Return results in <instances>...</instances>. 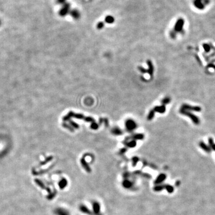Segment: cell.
Returning a JSON list of instances; mask_svg holds the SVG:
<instances>
[{
    "label": "cell",
    "instance_id": "obj_1",
    "mask_svg": "<svg viewBox=\"0 0 215 215\" xmlns=\"http://www.w3.org/2000/svg\"><path fill=\"white\" fill-rule=\"evenodd\" d=\"M180 112L181 114H182L185 115H187L188 117H189L191 119V120L193 121V123L194 124H198L200 123V120L198 118L195 116V115H194L193 114L191 113L189 111H186L185 109H181V110H180Z\"/></svg>",
    "mask_w": 215,
    "mask_h": 215
},
{
    "label": "cell",
    "instance_id": "obj_2",
    "mask_svg": "<svg viewBox=\"0 0 215 215\" xmlns=\"http://www.w3.org/2000/svg\"><path fill=\"white\" fill-rule=\"evenodd\" d=\"M125 126L128 132H131L137 127V124L132 119H128L125 121Z\"/></svg>",
    "mask_w": 215,
    "mask_h": 215
},
{
    "label": "cell",
    "instance_id": "obj_3",
    "mask_svg": "<svg viewBox=\"0 0 215 215\" xmlns=\"http://www.w3.org/2000/svg\"><path fill=\"white\" fill-rule=\"evenodd\" d=\"M183 109H185L186 111H195V112H200L201 111V108L200 106H191V105H189L187 104H183L182 106V108Z\"/></svg>",
    "mask_w": 215,
    "mask_h": 215
},
{
    "label": "cell",
    "instance_id": "obj_4",
    "mask_svg": "<svg viewBox=\"0 0 215 215\" xmlns=\"http://www.w3.org/2000/svg\"><path fill=\"white\" fill-rule=\"evenodd\" d=\"M93 213L94 215H101L100 213V204L98 201H94L92 204Z\"/></svg>",
    "mask_w": 215,
    "mask_h": 215
},
{
    "label": "cell",
    "instance_id": "obj_5",
    "mask_svg": "<svg viewBox=\"0 0 215 215\" xmlns=\"http://www.w3.org/2000/svg\"><path fill=\"white\" fill-rule=\"evenodd\" d=\"M80 163H81V165L82 167H83V169L87 171V172L88 173H90L91 172H92V169L90 168L89 164H88V163L87 162V161L85 160V158H82L81 159Z\"/></svg>",
    "mask_w": 215,
    "mask_h": 215
},
{
    "label": "cell",
    "instance_id": "obj_6",
    "mask_svg": "<svg viewBox=\"0 0 215 215\" xmlns=\"http://www.w3.org/2000/svg\"><path fill=\"white\" fill-rule=\"evenodd\" d=\"M55 213L56 215H70L69 211L62 207L56 208Z\"/></svg>",
    "mask_w": 215,
    "mask_h": 215
},
{
    "label": "cell",
    "instance_id": "obj_7",
    "mask_svg": "<svg viewBox=\"0 0 215 215\" xmlns=\"http://www.w3.org/2000/svg\"><path fill=\"white\" fill-rule=\"evenodd\" d=\"M79 209L80 210V212H81L82 213H83L84 214H88V215H94L92 211H91L89 208H88L85 205H80Z\"/></svg>",
    "mask_w": 215,
    "mask_h": 215
},
{
    "label": "cell",
    "instance_id": "obj_8",
    "mask_svg": "<svg viewBox=\"0 0 215 215\" xmlns=\"http://www.w3.org/2000/svg\"><path fill=\"white\" fill-rule=\"evenodd\" d=\"M183 24H184L183 20L182 19H180L179 20H177V22H176V23L175 25V30L177 32L181 31L183 28Z\"/></svg>",
    "mask_w": 215,
    "mask_h": 215
},
{
    "label": "cell",
    "instance_id": "obj_9",
    "mask_svg": "<svg viewBox=\"0 0 215 215\" xmlns=\"http://www.w3.org/2000/svg\"><path fill=\"white\" fill-rule=\"evenodd\" d=\"M146 62H147V65L148 66V69H147L148 73L150 76H152L153 73H154V66H153L152 62L150 60H148Z\"/></svg>",
    "mask_w": 215,
    "mask_h": 215
},
{
    "label": "cell",
    "instance_id": "obj_10",
    "mask_svg": "<svg viewBox=\"0 0 215 215\" xmlns=\"http://www.w3.org/2000/svg\"><path fill=\"white\" fill-rule=\"evenodd\" d=\"M166 179V175L164 174H161L157 177V178L156 179V181H155V184L156 185H159L161 183H162L163 181H164L165 179Z\"/></svg>",
    "mask_w": 215,
    "mask_h": 215
},
{
    "label": "cell",
    "instance_id": "obj_11",
    "mask_svg": "<svg viewBox=\"0 0 215 215\" xmlns=\"http://www.w3.org/2000/svg\"><path fill=\"white\" fill-rule=\"evenodd\" d=\"M68 185V181L67 179L62 178L59 182V187L61 189H64Z\"/></svg>",
    "mask_w": 215,
    "mask_h": 215
},
{
    "label": "cell",
    "instance_id": "obj_12",
    "mask_svg": "<svg viewBox=\"0 0 215 215\" xmlns=\"http://www.w3.org/2000/svg\"><path fill=\"white\" fill-rule=\"evenodd\" d=\"M111 133L115 136H121L123 134V132L119 127H115L112 128V129L111 130Z\"/></svg>",
    "mask_w": 215,
    "mask_h": 215
},
{
    "label": "cell",
    "instance_id": "obj_13",
    "mask_svg": "<svg viewBox=\"0 0 215 215\" xmlns=\"http://www.w3.org/2000/svg\"><path fill=\"white\" fill-rule=\"evenodd\" d=\"M166 109V106H165V105H161V106H157L155 107L154 109V111H155V112L163 114L165 112Z\"/></svg>",
    "mask_w": 215,
    "mask_h": 215
},
{
    "label": "cell",
    "instance_id": "obj_14",
    "mask_svg": "<svg viewBox=\"0 0 215 215\" xmlns=\"http://www.w3.org/2000/svg\"><path fill=\"white\" fill-rule=\"evenodd\" d=\"M122 185H123V187L126 188V189H129V188L132 187L133 183H132V182L130 181L129 180L126 179L124 180L123 181V182H122Z\"/></svg>",
    "mask_w": 215,
    "mask_h": 215
},
{
    "label": "cell",
    "instance_id": "obj_15",
    "mask_svg": "<svg viewBox=\"0 0 215 215\" xmlns=\"http://www.w3.org/2000/svg\"><path fill=\"white\" fill-rule=\"evenodd\" d=\"M74 115H75V113L74 112H72V111H70V112L65 115V116H64L62 118V120L63 121H69L71 120V118H74Z\"/></svg>",
    "mask_w": 215,
    "mask_h": 215
},
{
    "label": "cell",
    "instance_id": "obj_16",
    "mask_svg": "<svg viewBox=\"0 0 215 215\" xmlns=\"http://www.w3.org/2000/svg\"><path fill=\"white\" fill-rule=\"evenodd\" d=\"M130 138H131V139H133L134 140H142V139H144V134L142 133H136V134H133V135H132Z\"/></svg>",
    "mask_w": 215,
    "mask_h": 215
},
{
    "label": "cell",
    "instance_id": "obj_17",
    "mask_svg": "<svg viewBox=\"0 0 215 215\" xmlns=\"http://www.w3.org/2000/svg\"><path fill=\"white\" fill-rule=\"evenodd\" d=\"M199 145H200V147H201L202 149V150H203L204 151H206L207 152H210L211 151L210 148L208 147V146L207 145H206L205 144H204L203 142H200Z\"/></svg>",
    "mask_w": 215,
    "mask_h": 215
},
{
    "label": "cell",
    "instance_id": "obj_18",
    "mask_svg": "<svg viewBox=\"0 0 215 215\" xmlns=\"http://www.w3.org/2000/svg\"><path fill=\"white\" fill-rule=\"evenodd\" d=\"M126 146H127L128 148H134L135 146H136V145H137V143H136V141L134 140H132L130 142H126L124 144Z\"/></svg>",
    "mask_w": 215,
    "mask_h": 215
},
{
    "label": "cell",
    "instance_id": "obj_19",
    "mask_svg": "<svg viewBox=\"0 0 215 215\" xmlns=\"http://www.w3.org/2000/svg\"><path fill=\"white\" fill-rule=\"evenodd\" d=\"M166 186L164 185H157L156 187L154 188V190L156 192H160L161 191H162L163 189H164L165 188Z\"/></svg>",
    "mask_w": 215,
    "mask_h": 215
},
{
    "label": "cell",
    "instance_id": "obj_20",
    "mask_svg": "<svg viewBox=\"0 0 215 215\" xmlns=\"http://www.w3.org/2000/svg\"><path fill=\"white\" fill-rule=\"evenodd\" d=\"M154 115H155V111H154V109H152V110H151L150 111V112H149L148 114V115L147 117L148 120L149 121L152 120L154 118Z\"/></svg>",
    "mask_w": 215,
    "mask_h": 215
},
{
    "label": "cell",
    "instance_id": "obj_21",
    "mask_svg": "<svg viewBox=\"0 0 215 215\" xmlns=\"http://www.w3.org/2000/svg\"><path fill=\"white\" fill-rule=\"evenodd\" d=\"M62 126L63 127H65V129H67L70 131L72 132H74V128L72 127V126L69 124H67L66 123H62Z\"/></svg>",
    "mask_w": 215,
    "mask_h": 215
},
{
    "label": "cell",
    "instance_id": "obj_22",
    "mask_svg": "<svg viewBox=\"0 0 215 215\" xmlns=\"http://www.w3.org/2000/svg\"><path fill=\"white\" fill-rule=\"evenodd\" d=\"M69 124L71 125L72 127L74 128V129H78L80 128V126L78 125L77 123H75V121H74L72 120H70V121H69Z\"/></svg>",
    "mask_w": 215,
    "mask_h": 215
},
{
    "label": "cell",
    "instance_id": "obj_23",
    "mask_svg": "<svg viewBox=\"0 0 215 215\" xmlns=\"http://www.w3.org/2000/svg\"><path fill=\"white\" fill-rule=\"evenodd\" d=\"M171 101V99L170 98H168V97H167V98H165L164 99H163L162 100H161V103H162L163 105H166V104H168Z\"/></svg>",
    "mask_w": 215,
    "mask_h": 215
},
{
    "label": "cell",
    "instance_id": "obj_24",
    "mask_svg": "<svg viewBox=\"0 0 215 215\" xmlns=\"http://www.w3.org/2000/svg\"><path fill=\"white\" fill-rule=\"evenodd\" d=\"M74 118H75L76 119H79V120H82L84 119V115L82 114H75L74 115Z\"/></svg>",
    "mask_w": 215,
    "mask_h": 215
},
{
    "label": "cell",
    "instance_id": "obj_25",
    "mask_svg": "<svg viewBox=\"0 0 215 215\" xmlns=\"http://www.w3.org/2000/svg\"><path fill=\"white\" fill-rule=\"evenodd\" d=\"M90 128L93 130H98L99 128V124L98 123H96V122H93V123H91Z\"/></svg>",
    "mask_w": 215,
    "mask_h": 215
},
{
    "label": "cell",
    "instance_id": "obj_26",
    "mask_svg": "<svg viewBox=\"0 0 215 215\" xmlns=\"http://www.w3.org/2000/svg\"><path fill=\"white\" fill-rule=\"evenodd\" d=\"M84 120L87 122V123H93V122H95L94 119L93 118L91 117H86L84 118Z\"/></svg>",
    "mask_w": 215,
    "mask_h": 215
},
{
    "label": "cell",
    "instance_id": "obj_27",
    "mask_svg": "<svg viewBox=\"0 0 215 215\" xmlns=\"http://www.w3.org/2000/svg\"><path fill=\"white\" fill-rule=\"evenodd\" d=\"M139 161V158H138V157H133V158H132V163H133V166H135L137 164V163Z\"/></svg>",
    "mask_w": 215,
    "mask_h": 215
},
{
    "label": "cell",
    "instance_id": "obj_28",
    "mask_svg": "<svg viewBox=\"0 0 215 215\" xmlns=\"http://www.w3.org/2000/svg\"><path fill=\"white\" fill-rule=\"evenodd\" d=\"M165 188H166L167 192L169 193H172L173 192V190H174L173 188L170 185H166V187H165Z\"/></svg>",
    "mask_w": 215,
    "mask_h": 215
},
{
    "label": "cell",
    "instance_id": "obj_29",
    "mask_svg": "<svg viewBox=\"0 0 215 215\" xmlns=\"http://www.w3.org/2000/svg\"><path fill=\"white\" fill-rule=\"evenodd\" d=\"M138 69L139 70L140 72H141L142 74H146V73H148V70L146 69L145 68H144V67H138Z\"/></svg>",
    "mask_w": 215,
    "mask_h": 215
},
{
    "label": "cell",
    "instance_id": "obj_30",
    "mask_svg": "<svg viewBox=\"0 0 215 215\" xmlns=\"http://www.w3.org/2000/svg\"><path fill=\"white\" fill-rule=\"evenodd\" d=\"M203 48L204 49V50H205L206 52H208V51H210V47L209 45L207 44H203Z\"/></svg>",
    "mask_w": 215,
    "mask_h": 215
},
{
    "label": "cell",
    "instance_id": "obj_31",
    "mask_svg": "<svg viewBox=\"0 0 215 215\" xmlns=\"http://www.w3.org/2000/svg\"><path fill=\"white\" fill-rule=\"evenodd\" d=\"M106 22L109 23H112L114 22V19L113 18L111 17H107L106 19Z\"/></svg>",
    "mask_w": 215,
    "mask_h": 215
},
{
    "label": "cell",
    "instance_id": "obj_32",
    "mask_svg": "<svg viewBox=\"0 0 215 215\" xmlns=\"http://www.w3.org/2000/svg\"><path fill=\"white\" fill-rule=\"evenodd\" d=\"M103 122H104L105 126H106V127H108L109 125V122H108V118H103Z\"/></svg>",
    "mask_w": 215,
    "mask_h": 215
},
{
    "label": "cell",
    "instance_id": "obj_33",
    "mask_svg": "<svg viewBox=\"0 0 215 215\" xmlns=\"http://www.w3.org/2000/svg\"><path fill=\"white\" fill-rule=\"evenodd\" d=\"M208 143H209L210 145L211 146H212V145H213L214 144L213 142V140L212 138H209V139H208Z\"/></svg>",
    "mask_w": 215,
    "mask_h": 215
},
{
    "label": "cell",
    "instance_id": "obj_34",
    "mask_svg": "<svg viewBox=\"0 0 215 215\" xmlns=\"http://www.w3.org/2000/svg\"><path fill=\"white\" fill-rule=\"evenodd\" d=\"M97 27H98V28L99 29H102L103 27V23L102 22H100V23H98V26H97Z\"/></svg>",
    "mask_w": 215,
    "mask_h": 215
},
{
    "label": "cell",
    "instance_id": "obj_35",
    "mask_svg": "<svg viewBox=\"0 0 215 215\" xmlns=\"http://www.w3.org/2000/svg\"><path fill=\"white\" fill-rule=\"evenodd\" d=\"M126 151H127V148H123L121 149L120 152V153H121V154H124V153L126 152Z\"/></svg>",
    "mask_w": 215,
    "mask_h": 215
},
{
    "label": "cell",
    "instance_id": "obj_36",
    "mask_svg": "<svg viewBox=\"0 0 215 215\" xmlns=\"http://www.w3.org/2000/svg\"><path fill=\"white\" fill-rule=\"evenodd\" d=\"M103 122V118H100L99 119V124H101Z\"/></svg>",
    "mask_w": 215,
    "mask_h": 215
},
{
    "label": "cell",
    "instance_id": "obj_37",
    "mask_svg": "<svg viewBox=\"0 0 215 215\" xmlns=\"http://www.w3.org/2000/svg\"><path fill=\"white\" fill-rule=\"evenodd\" d=\"M212 148L213 150H214V151H215V144H214L213 145H212Z\"/></svg>",
    "mask_w": 215,
    "mask_h": 215
},
{
    "label": "cell",
    "instance_id": "obj_38",
    "mask_svg": "<svg viewBox=\"0 0 215 215\" xmlns=\"http://www.w3.org/2000/svg\"><path fill=\"white\" fill-rule=\"evenodd\" d=\"M210 67H211L212 68H214V69H215V66L213 65H210Z\"/></svg>",
    "mask_w": 215,
    "mask_h": 215
}]
</instances>
